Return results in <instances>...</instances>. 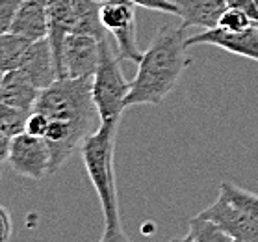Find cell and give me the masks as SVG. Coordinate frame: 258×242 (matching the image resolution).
Here are the masks:
<instances>
[{
  "label": "cell",
  "instance_id": "1",
  "mask_svg": "<svg viewBox=\"0 0 258 242\" xmlns=\"http://www.w3.org/2000/svg\"><path fill=\"white\" fill-rule=\"evenodd\" d=\"M34 110L48 118L45 142L50 149V173L58 171L100 125L91 95V77L54 80L39 93Z\"/></svg>",
  "mask_w": 258,
  "mask_h": 242
},
{
  "label": "cell",
  "instance_id": "2",
  "mask_svg": "<svg viewBox=\"0 0 258 242\" xmlns=\"http://www.w3.org/2000/svg\"><path fill=\"white\" fill-rule=\"evenodd\" d=\"M188 28L162 26L138 62V73L130 80L126 108L160 105L176 88L182 73L191 64L188 54Z\"/></svg>",
  "mask_w": 258,
  "mask_h": 242
},
{
  "label": "cell",
  "instance_id": "3",
  "mask_svg": "<svg viewBox=\"0 0 258 242\" xmlns=\"http://www.w3.org/2000/svg\"><path fill=\"white\" fill-rule=\"evenodd\" d=\"M119 123L115 121H100L99 129L89 134L80 146V155L86 168L89 181L99 196L102 218H104V233L102 240L115 242L126 240L123 225H121V213H119L117 184H115V140H117Z\"/></svg>",
  "mask_w": 258,
  "mask_h": 242
},
{
  "label": "cell",
  "instance_id": "4",
  "mask_svg": "<svg viewBox=\"0 0 258 242\" xmlns=\"http://www.w3.org/2000/svg\"><path fill=\"white\" fill-rule=\"evenodd\" d=\"M99 45L100 58L97 71L91 77V95L100 121L119 123L126 108L124 101L130 91V80L124 78L121 71V60L117 58L106 34L99 39Z\"/></svg>",
  "mask_w": 258,
  "mask_h": 242
},
{
  "label": "cell",
  "instance_id": "5",
  "mask_svg": "<svg viewBox=\"0 0 258 242\" xmlns=\"http://www.w3.org/2000/svg\"><path fill=\"white\" fill-rule=\"evenodd\" d=\"M100 24L113 37L115 54L123 62L138 64L143 51L138 45L136 28V4L132 0H104L99 10Z\"/></svg>",
  "mask_w": 258,
  "mask_h": 242
},
{
  "label": "cell",
  "instance_id": "6",
  "mask_svg": "<svg viewBox=\"0 0 258 242\" xmlns=\"http://www.w3.org/2000/svg\"><path fill=\"white\" fill-rule=\"evenodd\" d=\"M6 162L15 173L32 181H41L50 175V149L45 138H37L28 132H21L10 140Z\"/></svg>",
  "mask_w": 258,
  "mask_h": 242
},
{
  "label": "cell",
  "instance_id": "7",
  "mask_svg": "<svg viewBox=\"0 0 258 242\" xmlns=\"http://www.w3.org/2000/svg\"><path fill=\"white\" fill-rule=\"evenodd\" d=\"M100 58L99 37L89 34H67L58 64V78L93 77Z\"/></svg>",
  "mask_w": 258,
  "mask_h": 242
},
{
  "label": "cell",
  "instance_id": "8",
  "mask_svg": "<svg viewBox=\"0 0 258 242\" xmlns=\"http://www.w3.org/2000/svg\"><path fill=\"white\" fill-rule=\"evenodd\" d=\"M197 45H212V47L223 49L227 53L258 62V24H252L240 32H230V30L214 26L201 34L188 36V47H197Z\"/></svg>",
  "mask_w": 258,
  "mask_h": 242
},
{
  "label": "cell",
  "instance_id": "9",
  "mask_svg": "<svg viewBox=\"0 0 258 242\" xmlns=\"http://www.w3.org/2000/svg\"><path fill=\"white\" fill-rule=\"evenodd\" d=\"M199 216L216 222L236 242H258V224L243 211L232 205L223 194H219L210 207L201 211Z\"/></svg>",
  "mask_w": 258,
  "mask_h": 242
},
{
  "label": "cell",
  "instance_id": "10",
  "mask_svg": "<svg viewBox=\"0 0 258 242\" xmlns=\"http://www.w3.org/2000/svg\"><path fill=\"white\" fill-rule=\"evenodd\" d=\"M19 69L26 73V77L41 91L45 88H48L54 80H58L56 58H54L48 37H43V39L30 43V47L26 51V54H24Z\"/></svg>",
  "mask_w": 258,
  "mask_h": 242
},
{
  "label": "cell",
  "instance_id": "11",
  "mask_svg": "<svg viewBox=\"0 0 258 242\" xmlns=\"http://www.w3.org/2000/svg\"><path fill=\"white\" fill-rule=\"evenodd\" d=\"M10 32L23 36L30 41H37L48 36L47 4L41 0H23L15 17L12 21Z\"/></svg>",
  "mask_w": 258,
  "mask_h": 242
},
{
  "label": "cell",
  "instance_id": "12",
  "mask_svg": "<svg viewBox=\"0 0 258 242\" xmlns=\"http://www.w3.org/2000/svg\"><path fill=\"white\" fill-rule=\"evenodd\" d=\"M39 93H41V89L19 67L4 73L2 84H0V103H6L10 107L24 108V110H34Z\"/></svg>",
  "mask_w": 258,
  "mask_h": 242
},
{
  "label": "cell",
  "instance_id": "13",
  "mask_svg": "<svg viewBox=\"0 0 258 242\" xmlns=\"http://www.w3.org/2000/svg\"><path fill=\"white\" fill-rule=\"evenodd\" d=\"M178 8V17L182 19V26L191 28H214L219 23L221 13L227 10L225 0H173Z\"/></svg>",
  "mask_w": 258,
  "mask_h": 242
},
{
  "label": "cell",
  "instance_id": "14",
  "mask_svg": "<svg viewBox=\"0 0 258 242\" xmlns=\"http://www.w3.org/2000/svg\"><path fill=\"white\" fill-rule=\"evenodd\" d=\"M99 10V2H93V0H73L71 32H75V34H89V36H95L99 37V39L104 34H108L104 26L100 24Z\"/></svg>",
  "mask_w": 258,
  "mask_h": 242
},
{
  "label": "cell",
  "instance_id": "15",
  "mask_svg": "<svg viewBox=\"0 0 258 242\" xmlns=\"http://www.w3.org/2000/svg\"><path fill=\"white\" fill-rule=\"evenodd\" d=\"M30 39L17 36L13 32H6L0 36V71H12L17 69L23 62L24 54L30 47Z\"/></svg>",
  "mask_w": 258,
  "mask_h": 242
},
{
  "label": "cell",
  "instance_id": "16",
  "mask_svg": "<svg viewBox=\"0 0 258 242\" xmlns=\"http://www.w3.org/2000/svg\"><path fill=\"white\" fill-rule=\"evenodd\" d=\"M184 240L188 242H234L225 233L216 222H212L203 216H194L189 220V229L184 235Z\"/></svg>",
  "mask_w": 258,
  "mask_h": 242
},
{
  "label": "cell",
  "instance_id": "17",
  "mask_svg": "<svg viewBox=\"0 0 258 242\" xmlns=\"http://www.w3.org/2000/svg\"><path fill=\"white\" fill-rule=\"evenodd\" d=\"M219 194H223L232 205H236L240 211H243L249 218L258 224V194L247 192V190L240 188L232 183H221Z\"/></svg>",
  "mask_w": 258,
  "mask_h": 242
},
{
  "label": "cell",
  "instance_id": "18",
  "mask_svg": "<svg viewBox=\"0 0 258 242\" xmlns=\"http://www.w3.org/2000/svg\"><path fill=\"white\" fill-rule=\"evenodd\" d=\"M32 110H24V108L10 107L6 103H0V127L4 130V134L8 138L24 132V125H26V118Z\"/></svg>",
  "mask_w": 258,
  "mask_h": 242
},
{
  "label": "cell",
  "instance_id": "19",
  "mask_svg": "<svg viewBox=\"0 0 258 242\" xmlns=\"http://www.w3.org/2000/svg\"><path fill=\"white\" fill-rule=\"evenodd\" d=\"M252 24H256V23H254L243 10L227 6V10H225V12L221 13V17H219L217 26L223 30H230V32H240V30L249 28Z\"/></svg>",
  "mask_w": 258,
  "mask_h": 242
},
{
  "label": "cell",
  "instance_id": "20",
  "mask_svg": "<svg viewBox=\"0 0 258 242\" xmlns=\"http://www.w3.org/2000/svg\"><path fill=\"white\" fill-rule=\"evenodd\" d=\"M48 130V118L39 110H32L26 118V125H24V132H28L37 138H45Z\"/></svg>",
  "mask_w": 258,
  "mask_h": 242
},
{
  "label": "cell",
  "instance_id": "21",
  "mask_svg": "<svg viewBox=\"0 0 258 242\" xmlns=\"http://www.w3.org/2000/svg\"><path fill=\"white\" fill-rule=\"evenodd\" d=\"M136 6L153 10V12L169 13V15H178V8L173 0H132Z\"/></svg>",
  "mask_w": 258,
  "mask_h": 242
},
{
  "label": "cell",
  "instance_id": "22",
  "mask_svg": "<svg viewBox=\"0 0 258 242\" xmlns=\"http://www.w3.org/2000/svg\"><path fill=\"white\" fill-rule=\"evenodd\" d=\"M225 2H227V6H230V8L243 10V12L258 24V0H225Z\"/></svg>",
  "mask_w": 258,
  "mask_h": 242
},
{
  "label": "cell",
  "instance_id": "23",
  "mask_svg": "<svg viewBox=\"0 0 258 242\" xmlns=\"http://www.w3.org/2000/svg\"><path fill=\"white\" fill-rule=\"evenodd\" d=\"M12 216L8 213L6 207L0 205V242H6L10 240L12 236Z\"/></svg>",
  "mask_w": 258,
  "mask_h": 242
},
{
  "label": "cell",
  "instance_id": "24",
  "mask_svg": "<svg viewBox=\"0 0 258 242\" xmlns=\"http://www.w3.org/2000/svg\"><path fill=\"white\" fill-rule=\"evenodd\" d=\"M2 140H8V136L4 134V130H2V127H0V142H2Z\"/></svg>",
  "mask_w": 258,
  "mask_h": 242
},
{
  "label": "cell",
  "instance_id": "25",
  "mask_svg": "<svg viewBox=\"0 0 258 242\" xmlns=\"http://www.w3.org/2000/svg\"><path fill=\"white\" fill-rule=\"evenodd\" d=\"M2 77H4V71H0V84H2Z\"/></svg>",
  "mask_w": 258,
  "mask_h": 242
},
{
  "label": "cell",
  "instance_id": "26",
  "mask_svg": "<svg viewBox=\"0 0 258 242\" xmlns=\"http://www.w3.org/2000/svg\"><path fill=\"white\" fill-rule=\"evenodd\" d=\"M93 2H99V4H102V2H104V0H93Z\"/></svg>",
  "mask_w": 258,
  "mask_h": 242
},
{
  "label": "cell",
  "instance_id": "27",
  "mask_svg": "<svg viewBox=\"0 0 258 242\" xmlns=\"http://www.w3.org/2000/svg\"><path fill=\"white\" fill-rule=\"evenodd\" d=\"M41 2H45V4H47V2H48V0H41Z\"/></svg>",
  "mask_w": 258,
  "mask_h": 242
},
{
  "label": "cell",
  "instance_id": "28",
  "mask_svg": "<svg viewBox=\"0 0 258 242\" xmlns=\"http://www.w3.org/2000/svg\"><path fill=\"white\" fill-rule=\"evenodd\" d=\"M0 166H2V164H0Z\"/></svg>",
  "mask_w": 258,
  "mask_h": 242
}]
</instances>
